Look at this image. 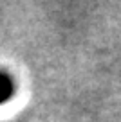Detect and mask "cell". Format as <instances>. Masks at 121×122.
I'll list each match as a JSON object with an SVG mask.
<instances>
[{
	"label": "cell",
	"mask_w": 121,
	"mask_h": 122,
	"mask_svg": "<svg viewBox=\"0 0 121 122\" xmlns=\"http://www.w3.org/2000/svg\"><path fill=\"white\" fill-rule=\"evenodd\" d=\"M13 92H15L13 79H11L6 72H2V70H0V104L7 102L9 97L13 95Z\"/></svg>",
	"instance_id": "1"
}]
</instances>
